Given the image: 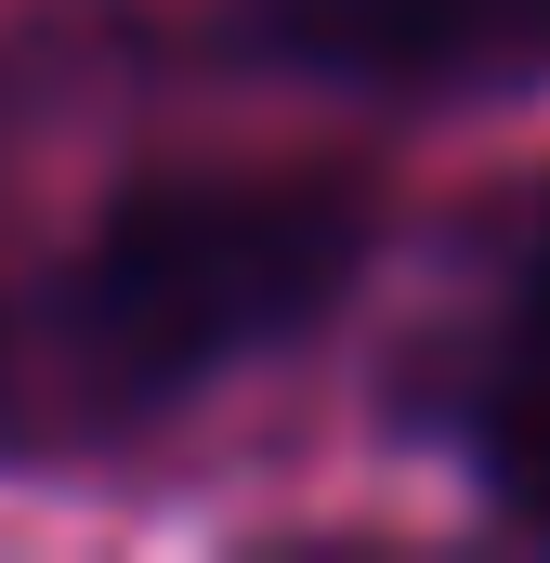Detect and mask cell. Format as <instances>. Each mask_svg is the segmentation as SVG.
<instances>
[{
	"label": "cell",
	"instance_id": "cell-2",
	"mask_svg": "<svg viewBox=\"0 0 550 563\" xmlns=\"http://www.w3.org/2000/svg\"><path fill=\"white\" fill-rule=\"evenodd\" d=\"M250 26L354 92H512L550 66V0H250Z\"/></svg>",
	"mask_w": 550,
	"mask_h": 563
},
{
	"label": "cell",
	"instance_id": "cell-3",
	"mask_svg": "<svg viewBox=\"0 0 550 563\" xmlns=\"http://www.w3.org/2000/svg\"><path fill=\"white\" fill-rule=\"evenodd\" d=\"M472 445H485V485L550 525V236L512 276V314H498V354H485V407H472Z\"/></svg>",
	"mask_w": 550,
	"mask_h": 563
},
{
	"label": "cell",
	"instance_id": "cell-1",
	"mask_svg": "<svg viewBox=\"0 0 550 563\" xmlns=\"http://www.w3.org/2000/svg\"><path fill=\"white\" fill-rule=\"evenodd\" d=\"M367 263V184L341 170H170L132 184L79 276H66V367L92 407H170L263 341L315 328Z\"/></svg>",
	"mask_w": 550,
	"mask_h": 563
}]
</instances>
